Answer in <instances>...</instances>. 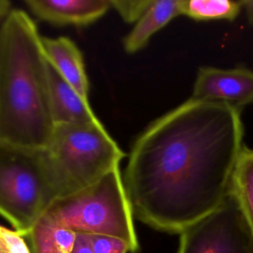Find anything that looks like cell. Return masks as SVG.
Listing matches in <instances>:
<instances>
[{
	"mask_svg": "<svg viewBox=\"0 0 253 253\" xmlns=\"http://www.w3.org/2000/svg\"><path fill=\"white\" fill-rule=\"evenodd\" d=\"M241 111L189 98L133 142L123 181L133 215L170 233L216 210L245 147Z\"/></svg>",
	"mask_w": 253,
	"mask_h": 253,
	"instance_id": "obj_1",
	"label": "cell"
},
{
	"mask_svg": "<svg viewBox=\"0 0 253 253\" xmlns=\"http://www.w3.org/2000/svg\"><path fill=\"white\" fill-rule=\"evenodd\" d=\"M53 127L42 37L26 12L12 10L0 25V142L42 148Z\"/></svg>",
	"mask_w": 253,
	"mask_h": 253,
	"instance_id": "obj_2",
	"label": "cell"
},
{
	"mask_svg": "<svg viewBox=\"0 0 253 253\" xmlns=\"http://www.w3.org/2000/svg\"><path fill=\"white\" fill-rule=\"evenodd\" d=\"M61 197L42 148L0 142V215L28 236L50 205Z\"/></svg>",
	"mask_w": 253,
	"mask_h": 253,
	"instance_id": "obj_3",
	"label": "cell"
},
{
	"mask_svg": "<svg viewBox=\"0 0 253 253\" xmlns=\"http://www.w3.org/2000/svg\"><path fill=\"white\" fill-rule=\"evenodd\" d=\"M44 214L76 233L113 236L126 241L131 253L139 250L134 215L120 167L91 186L55 200Z\"/></svg>",
	"mask_w": 253,
	"mask_h": 253,
	"instance_id": "obj_4",
	"label": "cell"
},
{
	"mask_svg": "<svg viewBox=\"0 0 253 253\" xmlns=\"http://www.w3.org/2000/svg\"><path fill=\"white\" fill-rule=\"evenodd\" d=\"M61 197L91 186L116 167L125 153L101 122L54 125L44 147Z\"/></svg>",
	"mask_w": 253,
	"mask_h": 253,
	"instance_id": "obj_5",
	"label": "cell"
},
{
	"mask_svg": "<svg viewBox=\"0 0 253 253\" xmlns=\"http://www.w3.org/2000/svg\"><path fill=\"white\" fill-rule=\"evenodd\" d=\"M178 253H253V236L231 192L216 210L180 233Z\"/></svg>",
	"mask_w": 253,
	"mask_h": 253,
	"instance_id": "obj_6",
	"label": "cell"
},
{
	"mask_svg": "<svg viewBox=\"0 0 253 253\" xmlns=\"http://www.w3.org/2000/svg\"><path fill=\"white\" fill-rule=\"evenodd\" d=\"M190 98L223 104L241 111L253 104V71L243 66H201Z\"/></svg>",
	"mask_w": 253,
	"mask_h": 253,
	"instance_id": "obj_7",
	"label": "cell"
},
{
	"mask_svg": "<svg viewBox=\"0 0 253 253\" xmlns=\"http://www.w3.org/2000/svg\"><path fill=\"white\" fill-rule=\"evenodd\" d=\"M25 4L42 21L73 26L89 25L111 8L110 0H26Z\"/></svg>",
	"mask_w": 253,
	"mask_h": 253,
	"instance_id": "obj_8",
	"label": "cell"
},
{
	"mask_svg": "<svg viewBox=\"0 0 253 253\" xmlns=\"http://www.w3.org/2000/svg\"><path fill=\"white\" fill-rule=\"evenodd\" d=\"M42 46L49 65L81 97L88 100L89 81L83 56L77 45L67 37H42Z\"/></svg>",
	"mask_w": 253,
	"mask_h": 253,
	"instance_id": "obj_9",
	"label": "cell"
},
{
	"mask_svg": "<svg viewBox=\"0 0 253 253\" xmlns=\"http://www.w3.org/2000/svg\"><path fill=\"white\" fill-rule=\"evenodd\" d=\"M49 103L54 125L96 124L89 100L84 99L48 63Z\"/></svg>",
	"mask_w": 253,
	"mask_h": 253,
	"instance_id": "obj_10",
	"label": "cell"
},
{
	"mask_svg": "<svg viewBox=\"0 0 253 253\" xmlns=\"http://www.w3.org/2000/svg\"><path fill=\"white\" fill-rule=\"evenodd\" d=\"M180 15L179 0H152L125 37L123 42L125 50L127 53H134L142 49L153 35Z\"/></svg>",
	"mask_w": 253,
	"mask_h": 253,
	"instance_id": "obj_11",
	"label": "cell"
},
{
	"mask_svg": "<svg viewBox=\"0 0 253 253\" xmlns=\"http://www.w3.org/2000/svg\"><path fill=\"white\" fill-rule=\"evenodd\" d=\"M76 234L43 214L27 237L33 253H72Z\"/></svg>",
	"mask_w": 253,
	"mask_h": 253,
	"instance_id": "obj_12",
	"label": "cell"
},
{
	"mask_svg": "<svg viewBox=\"0 0 253 253\" xmlns=\"http://www.w3.org/2000/svg\"><path fill=\"white\" fill-rule=\"evenodd\" d=\"M230 192L235 197L253 236V148L244 147L233 174Z\"/></svg>",
	"mask_w": 253,
	"mask_h": 253,
	"instance_id": "obj_13",
	"label": "cell"
},
{
	"mask_svg": "<svg viewBox=\"0 0 253 253\" xmlns=\"http://www.w3.org/2000/svg\"><path fill=\"white\" fill-rule=\"evenodd\" d=\"M180 14L196 21H233L240 13V1L179 0Z\"/></svg>",
	"mask_w": 253,
	"mask_h": 253,
	"instance_id": "obj_14",
	"label": "cell"
},
{
	"mask_svg": "<svg viewBox=\"0 0 253 253\" xmlns=\"http://www.w3.org/2000/svg\"><path fill=\"white\" fill-rule=\"evenodd\" d=\"M152 0H110L111 8L115 9L127 23H135L146 11Z\"/></svg>",
	"mask_w": 253,
	"mask_h": 253,
	"instance_id": "obj_15",
	"label": "cell"
},
{
	"mask_svg": "<svg viewBox=\"0 0 253 253\" xmlns=\"http://www.w3.org/2000/svg\"><path fill=\"white\" fill-rule=\"evenodd\" d=\"M93 253H131L129 245L113 236L88 234Z\"/></svg>",
	"mask_w": 253,
	"mask_h": 253,
	"instance_id": "obj_16",
	"label": "cell"
},
{
	"mask_svg": "<svg viewBox=\"0 0 253 253\" xmlns=\"http://www.w3.org/2000/svg\"><path fill=\"white\" fill-rule=\"evenodd\" d=\"M24 237L16 230L0 225V253H33Z\"/></svg>",
	"mask_w": 253,
	"mask_h": 253,
	"instance_id": "obj_17",
	"label": "cell"
},
{
	"mask_svg": "<svg viewBox=\"0 0 253 253\" xmlns=\"http://www.w3.org/2000/svg\"><path fill=\"white\" fill-rule=\"evenodd\" d=\"M72 253H93L89 235L87 233H77Z\"/></svg>",
	"mask_w": 253,
	"mask_h": 253,
	"instance_id": "obj_18",
	"label": "cell"
},
{
	"mask_svg": "<svg viewBox=\"0 0 253 253\" xmlns=\"http://www.w3.org/2000/svg\"><path fill=\"white\" fill-rule=\"evenodd\" d=\"M241 9L245 12L248 22L253 25V0H241Z\"/></svg>",
	"mask_w": 253,
	"mask_h": 253,
	"instance_id": "obj_19",
	"label": "cell"
},
{
	"mask_svg": "<svg viewBox=\"0 0 253 253\" xmlns=\"http://www.w3.org/2000/svg\"><path fill=\"white\" fill-rule=\"evenodd\" d=\"M10 12V2L0 0V19H4Z\"/></svg>",
	"mask_w": 253,
	"mask_h": 253,
	"instance_id": "obj_20",
	"label": "cell"
}]
</instances>
